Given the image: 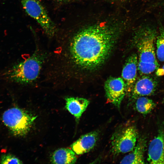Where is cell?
Masks as SVG:
<instances>
[{
  "instance_id": "cell-1",
  "label": "cell",
  "mask_w": 164,
  "mask_h": 164,
  "mask_svg": "<svg viewBox=\"0 0 164 164\" xmlns=\"http://www.w3.org/2000/svg\"><path fill=\"white\" fill-rule=\"evenodd\" d=\"M118 30L110 25L97 24L79 31L73 38L70 45L73 62L86 69L100 66L110 53Z\"/></svg>"
},
{
  "instance_id": "cell-2",
  "label": "cell",
  "mask_w": 164,
  "mask_h": 164,
  "mask_svg": "<svg viewBox=\"0 0 164 164\" xmlns=\"http://www.w3.org/2000/svg\"><path fill=\"white\" fill-rule=\"evenodd\" d=\"M156 38L155 30L149 26L142 27L136 32L135 40L138 53V70L141 75L150 74L159 68L154 46Z\"/></svg>"
},
{
  "instance_id": "cell-3",
  "label": "cell",
  "mask_w": 164,
  "mask_h": 164,
  "mask_svg": "<svg viewBox=\"0 0 164 164\" xmlns=\"http://www.w3.org/2000/svg\"><path fill=\"white\" fill-rule=\"evenodd\" d=\"M44 56L35 52L30 57L14 65L7 73L10 80L21 84L34 81L38 77Z\"/></svg>"
},
{
  "instance_id": "cell-4",
  "label": "cell",
  "mask_w": 164,
  "mask_h": 164,
  "mask_svg": "<svg viewBox=\"0 0 164 164\" xmlns=\"http://www.w3.org/2000/svg\"><path fill=\"white\" fill-rule=\"evenodd\" d=\"M36 118L26 111L13 107L4 112L2 121L14 135L23 136L29 131Z\"/></svg>"
},
{
  "instance_id": "cell-5",
  "label": "cell",
  "mask_w": 164,
  "mask_h": 164,
  "mask_svg": "<svg viewBox=\"0 0 164 164\" xmlns=\"http://www.w3.org/2000/svg\"><path fill=\"white\" fill-rule=\"evenodd\" d=\"M138 136L136 127L125 125L119 128L111 138V151L114 155L125 153L135 148Z\"/></svg>"
},
{
  "instance_id": "cell-6",
  "label": "cell",
  "mask_w": 164,
  "mask_h": 164,
  "mask_svg": "<svg viewBox=\"0 0 164 164\" xmlns=\"http://www.w3.org/2000/svg\"><path fill=\"white\" fill-rule=\"evenodd\" d=\"M21 2L26 12L38 22L46 34L50 37L54 36L56 26L40 1L21 0Z\"/></svg>"
},
{
  "instance_id": "cell-7",
  "label": "cell",
  "mask_w": 164,
  "mask_h": 164,
  "mask_svg": "<svg viewBox=\"0 0 164 164\" xmlns=\"http://www.w3.org/2000/svg\"><path fill=\"white\" fill-rule=\"evenodd\" d=\"M104 89L108 100L119 108L127 93L126 86L122 77H110L105 82Z\"/></svg>"
},
{
  "instance_id": "cell-8",
  "label": "cell",
  "mask_w": 164,
  "mask_h": 164,
  "mask_svg": "<svg viewBox=\"0 0 164 164\" xmlns=\"http://www.w3.org/2000/svg\"><path fill=\"white\" fill-rule=\"evenodd\" d=\"M158 82L149 74L144 75L136 80L130 93L133 98L149 96L154 94L158 86Z\"/></svg>"
},
{
  "instance_id": "cell-9",
  "label": "cell",
  "mask_w": 164,
  "mask_h": 164,
  "mask_svg": "<svg viewBox=\"0 0 164 164\" xmlns=\"http://www.w3.org/2000/svg\"><path fill=\"white\" fill-rule=\"evenodd\" d=\"M147 160L151 164H164V129L160 130L150 142Z\"/></svg>"
},
{
  "instance_id": "cell-10",
  "label": "cell",
  "mask_w": 164,
  "mask_h": 164,
  "mask_svg": "<svg viewBox=\"0 0 164 164\" xmlns=\"http://www.w3.org/2000/svg\"><path fill=\"white\" fill-rule=\"evenodd\" d=\"M138 64L137 55L133 53L128 58L123 66L121 76L126 86L127 93H131L136 81Z\"/></svg>"
},
{
  "instance_id": "cell-11",
  "label": "cell",
  "mask_w": 164,
  "mask_h": 164,
  "mask_svg": "<svg viewBox=\"0 0 164 164\" xmlns=\"http://www.w3.org/2000/svg\"><path fill=\"white\" fill-rule=\"evenodd\" d=\"M98 132L94 131L81 136L71 145L73 151L77 155L89 152L96 146L98 140Z\"/></svg>"
},
{
  "instance_id": "cell-12",
  "label": "cell",
  "mask_w": 164,
  "mask_h": 164,
  "mask_svg": "<svg viewBox=\"0 0 164 164\" xmlns=\"http://www.w3.org/2000/svg\"><path fill=\"white\" fill-rule=\"evenodd\" d=\"M65 101L66 108L77 120H79L90 103L89 100L82 97H68Z\"/></svg>"
},
{
  "instance_id": "cell-13",
  "label": "cell",
  "mask_w": 164,
  "mask_h": 164,
  "mask_svg": "<svg viewBox=\"0 0 164 164\" xmlns=\"http://www.w3.org/2000/svg\"><path fill=\"white\" fill-rule=\"evenodd\" d=\"M146 145V141L140 138L133 149L121 161L120 164H144V154Z\"/></svg>"
},
{
  "instance_id": "cell-14",
  "label": "cell",
  "mask_w": 164,
  "mask_h": 164,
  "mask_svg": "<svg viewBox=\"0 0 164 164\" xmlns=\"http://www.w3.org/2000/svg\"><path fill=\"white\" fill-rule=\"evenodd\" d=\"M77 160L76 154L72 149L64 148L56 150L51 158L53 164H74Z\"/></svg>"
},
{
  "instance_id": "cell-15",
  "label": "cell",
  "mask_w": 164,
  "mask_h": 164,
  "mask_svg": "<svg viewBox=\"0 0 164 164\" xmlns=\"http://www.w3.org/2000/svg\"><path fill=\"white\" fill-rule=\"evenodd\" d=\"M136 110L143 115H146L154 108L155 104L151 99L144 96L140 97L136 99L135 104Z\"/></svg>"
},
{
  "instance_id": "cell-16",
  "label": "cell",
  "mask_w": 164,
  "mask_h": 164,
  "mask_svg": "<svg viewBox=\"0 0 164 164\" xmlns=\"http://www.w3.org/2000/svg\"><path fill=\"white\" fill-rule=\"evenodd\" d=\"M156 55L160 62L164 61V27L160 28L159 33L156 39Z\"/></svg>"
},
{
  "instance_id": "cell-17",
  "label": "cell",
  "mask_w": 164,
  "mask_h": 164,
  "mask_svg": "<svg viewBox=\"0 0 164 164\" xmlns=\"http://www.w3.org/2000/svg\"><path fill=\"white\" fill-rule=\"evenodd\" d=\"M0 163L1 164H22V163L18 158L13 155L7 154L2 155Z\"/></svg>"
},
{
  "instance_id": "cell-18",
  "label": "cell",
  "mask_w": 164,
  "mask_h": 164,
  "mask_svg": "<svg viewBox=\"0 0 164 164\" xmlns=\"http://www.w3.org/2000/svg\"><path fill=\"white\" fill-rule=\"evenodd\" d=\"M156 74L158 76H162L164 75L163 71L162 68L159 69V68L156 70Z\"/></svg>"
},
{
  "instance_id": "cell-19",
  "label": "cell",
  "mask_w": 164,
  "mask_h": 164,
  "mask_svg": "<svg viewBox=\"0 0 164 164\" xmlns=\"http://www.w3.org/2000/svg\"><path fill=\"white\" fill-rule=\"evenodd\" d=\"M56 1L61 2H67L72 1L75 0H56Z\"/></svg>"
},
{
  "instance_id": "cell-20",
  "label": "cell",
  "mask_w": 164,
  "mask_h": 164,
  "mask_svg": "<svg viewBox=\"0 0 164 164\" xmlns=\"http://www.w3.org/2000/svg\"><path fill=\"white\" fill-rule=\"evenodd\" d=\"M112 0L117 1L123 2V1H125L127 0Z\"/></svg>"
},
{
  "instance_id": "cell-21",
  "label": "cell",
  "mask_w": 164,
  "mask_h": 164,
  "mask_svg": "<svg viewBox=\"0 0 164 164\" xmlns=\"http://www.w3.org/2000/svg\"><path fill=\"white\" fill-rule=\"evenodd\" d=\"M162 69L163 72V73H164V65L162 67Z\"/></svg>"
},
{
  "instance_id": "cell-22",
  "label": "cell",
  "mask_w": 164,
  "mask_h": 164,
  "mask_svg": "<svg viewBox=\"0 0 164 164\" xmlns=\"http://www.w3.org/2000/svg\"><path fill=\"white\" fill-rule=\"evenodd\" d=\"M163 101H164V100H163Z\"/></svg>"
}]
</instances>
